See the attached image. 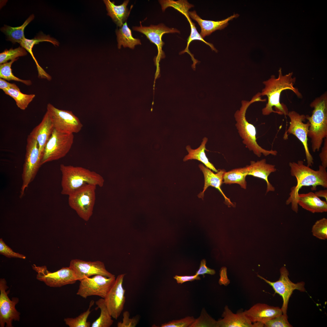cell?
<instances>
[{
  "mask_svg": "<svg viewBox=\"0 0 327 327\" xmlns=\"http://www.w3.org/2000/svg\"><path fill=\"white\" fill-rule=\"evenodd\" d=\"M293 72H291L283 75L281 68H280L278 78L272 75L268 80L263 82L265 87L260 94L261 96H266L268 99L267 103L262 110L263 115H268L274 112L280 115H287L289 111L287 107L280 102L281 94L284 90H291L298 97H302L298 89L294 86L296 78L293 77Z\"/></svg>",
  "mask_w": 327,
  "mask_h": 327,
  "instance_id": "1",
  "label": "cell"
},
{
  "mask_svg": "<svg viewBox=\"0 0 327 327\" xmlns=\"http://www.w3.org/2000/svg\"><path fill=\"white\" fill-rule=\"evenodd\" d=\"M292 176L296 177V186L290 189L289 196L286 201L287 205L291 204V209L296 213L298 211L297 200L299 190L303 187L311 186V190H315L318 186L327 188V172L326 168L321 165L317 170H315L305 165L302 160L289 163Z\"/></svg>",
  "mask_w": 327,
  "mask_h": 327,
  "instance_id": "2",
  "label": "cell"
},
{
  "mask_svg": "<svg viewBox=\"0 0 327 327\" xmlns=\"http://www.w3.org/2000/svg\"><path fill=\"white\" fill-rule=\"evenodd\" d=\"M260 93H258L250 101H242L240 108L234 114L236 121L235 125L243 139V143L249 150L253 151L255 155L258 157H260L262 154L266 156L270 154L276 156L278 153L276 150H266L258 144L256 141V128L253 125L248 122L246 117L247 110L251 104L256 102L266 101V99H262Z\"/></svg>",
  "mask_w": 327,
  "mask_h": 327,
  "instance_id": "3",
  "label": "cell"
},
{
  "mask_svg": "<svg viewBox=\"0 0 327 327\" xmlns=\"http://www.w3.org/2000/svg\"><path fill=\"white\" fill-rule=\"evenodd\" d=\"M61 194L69 195L83 186L91 184L102 187L104 179L99 173L81 167L61 164Z\"/></svg>",
  "mask_w": 327,
  "mask_h": 327,
  "instance_id": "4",
  "label": "cell"
},
{
  "mask_svg": "<svg viewBox=\"0 0 327 327\" xmlns=\"http://www.w3.org/2000/svg\"><path fill=\"white\" fill-rule=\"evenodd\" d=\"M313 108L311 116L306 115L310 123L308 137L310 139L312 151H319L324 139L327 138V94L325 93L310 104Z\"/></svg>",
  "mask_w": 327,
  "mask_h": 327,
  "instance_id": "5",
  "label": "cell"
},
{
  "mask_svg": "<svg viewBox=\"0 0 327 327\" xmlns=\"http://www.w3.org/2000/svg\"><path fill=\"white\" fill-rule=\"evenodd\" d=\"M95 185L87 184L68 195V203L78 216L87 221L92 216L96 199Z\"/></svg>",
  "mask_w": 327,
  "mask_h": 327,
  "instance_id": "6",
  "label": "cell"
},
{
  "mask_svg": "<svg viewBox=\"0 0 327 327\" xmlns=\"http://www.w3.org/2000/svg\"><path fill=\"white\" fill-rule=\"evenodd\" d=\"M26 152L22 173V184L20 197H22L30 184L33 180L41 167L42 156L37 141L28 136Z\"/></svg>",
  "mask_w": 327,
  "mask_h": 327,
  "instance_id": "7",
  "label": "cell"
},
{
  "mask_svg": "<svg viewBox=\"0 0 327 327\" xmlns=\"http://www.w3.org/2000/svg\"><path fill=\"white\" fill-rule=\"evenodd\" d=\"M74 140L73 134L61 133L54 129L45 147L41 165L65 157L70 150Z\"/></svg>",
  "mask_w": 327,
  "mask_h": 327,
  "instance_id": "8",
  "label": "cell"
},
{
  "mask_svg": "<svg viewBox=\"0 0 327 327\" xmlns=\"http://www.w3.org/2000/svg\"><path fill=\"white\" fill-rule=\"evenodd\" d=\"M47 110L54 128L57 130L73 134L81 130L82 124L71 111L59 109L50 103L47 104Z\"/></svg>",
  "mask_w": 327,
  "mask_h": 327,
  "instance_id": "9",
  "label": "cell"
},
{
  "mask_svg": "<svg viewBox=\"0 0 327 327\" xmlns=\"http://www.w3.org/2000/svg\"><path fill=\"white\" fill-rule=\"evenodd\" d=\"M31 266L37 273V279L50 287H60L75 283L78 280L74 271L69 266L62 267L53 272L49 271L45 266H37L33 264Z\"/></svg>",
  "mask_w": 327,
  "mask_h": 327,
  "instance_id": "10",
  "label": "cell"
},
{
  "mask_svg": "<svg viewBox=\"0 0 327 327\" xmlns=\"http://www.w3.org/2000/svg\"><path fill=\"white\" fill-rule=\"evenodd\" d=\"M280 276L279 279L275 282H271L258 275L257 276L264 280L271 286L276 293L281 296L283 303L281 309L282 314L287 315V312L289 299L295 290H298L301 292L306 291L305 282H303L294 283L289 278V273L285 266L282 267L280 269Z\"/></svg>",
  "mask_w": 327,
  "mask_h": 327,
  "instance_id": "11",
  "label": "cell"
},
{
  "mask_svg": "<svg viewBox=\"0 0 327 327\" xmlns=\"http://www.w3.org/2000/svg\"><path fill=\"white\" fill-rule=\"evenodd\" d=\"M115 279V276L108 277L99 275L85 278L80 281L76 294L85 299L92 296L104 299Z\"/></svg>",
  "mask_w": 327,
  "mask_h": 327,
  "instance_id": "12",
  "label": "cell"
},
{
  "mask_svg": "<svg viewBox=\"0 0 327 327\" xmlns=\"http://www.w3.org/2000/svg\"><path fill=\"white\" fill-rule=\"evenodd\" d=\"M287 115L290 120L289 125L284 137L287 134H292L301 141L305 150L307 166L311 167L314 164L313 159L309 152L308 144L310 123L308 121L306 123H304L306 119V115L300 114L295 111H289Z\"/></svg>",
  "mask_w": 327,
  "mask_h": 327,
  "instance_id": "13",
  "label": "cell"
},
{
  "mask_svg": "<svg viewBox=\"0 0 327 327\" xmlns=\"http://www.w3.org/2000/svg\"><path fill=\"white\" fill-rule=\"evenodd\" d=\"M7 282L4 278L0 279V327H12L13 321H19L20 313L16 309L18 302V298L13 297L11 300L8 294L9 291Z\"/></svg>",
  "mask_w": 327,
  "mask_h": 327,
  "instance_id": "14",
  "label": "cell"
},
{
  "mask_svg": "<svg viewBox=\"0 0 327 327\" xmlns=\"http://www.w3.org/2000/svg\"><path fill=\"white\" fill-rule=\"evenodd\" d=\"M125 275H118L115 282L104 298L106 306L112 317L117 319L122 312L126 301L125 290L123 284Z\"/></svg>",
  "mask_w": 327,
  "mask_h": 327,
  "instance_id": "15",
  "label": "cell"
},
{
  "mask_svg": "<svg viewBox=\"0 0 327 327\" xmlns=\"http://www.w3.org/2000/svg\"><path fill=\"white\" fill-rule=\"evenodd\" d=\"M159 2L163 11L169 7H172L184 15L190 23L191 28L190 34L187 39L186 47L185 50L181 52V54L187 52L192 56L189 50L188 47L191 42L193 41L197 40L203 42L209 45L213 50L216 52L217 51L216 49L212 44L206 41L201 36L197 30L195 24L192 21L191 19L189 14L188 11L190 8L193 6V5L189 4L187 1L185 0H179L177 1L170 0H160Z\"/></svg>",
  "mask_w": 327,
  "mask_h": 327,
  "instance_id": "16",
  "label": "cell"
},
{
  "mask_svg": "<svg viewBox=\"0 0 327 327\" xmlns=\"http://www.w3.org/2000/svg\"><path fill=\"white\" fill-rule=\"evenodd\" d=\"M69 266L74 271L78 280L92 276L101 275L108 277L115 276L108 271L104 263L100 261H86L79 259H73L70 262Z\"/></svg>",
  "mask_w": 327,
  "mask_h": 327,
  "instance_id": "17",
  "label": "cell"
},
{
  "mask_svg": "<svg viewBox=\"0 0 327 327\" xmlns=\"http://www.w3.org/2000/svg\"><path fill=\"white\" fill-rule=\"evenodd\" d=\"M140 22V26H134L132 29L134 31L140 32L146 35L151 42L155 44L157 46L160 56L163 55L162 48L164 44L162 40L163 35L165 33H180L178 30L174 28H169L161 23L158 25H150L149 26H142Z\"/></svg>",
  "mask_w": 327,
  "mask_h": 327,
  "instance_id": "18",
  "label": "cell"
},
{
  "mask_svg": "<svg viewBox=\"0 0 327 327\" xmlns=\"http://www.w3.org/2000/svg\"><path fill=\"white\" fill-rule=\"evenodd\" d=\"M247 317L252 322H260L264 324L271 319L282 314L281 308L258 303L244 311Z\"/></svg>",
  "mask_w": 327,
  "mask_h": 327,
  "instance_id": "19",
  "label": "cell"
},
{
  "mask_svg": "<svg viewBox=\"0 0 327 327\" xmlns=\"http://www.w3.org/2000/svg\"><path fill=\"white\" fill-rule=\"evenodd\" d=\"M54 129L48 114L46 111L41 122L33 129L29 134L37 142L42 157L45 145Z\"/></svg>",
  "mask_w": 327,
  "mask_h": 327,
  "instance_id": "20",
  "label": "cell"
},
{
  "mask_svg": "<svg viewBox=\"0 0 327 327\" xmlns=\"http://www.w3.org/2000/svg\"><path fill=\"white\" fill-rule=\"evenodd\" d=\"M199 167L204 176V185L203 191L199 194L198 197L203 199L204 192L207 188L210 186L216 188L221 193L225 199L226 204L229 206H234L233 204L225 195L221 188V186L223 183V175L226 172V170L224 169L220 170H218L216 173H214L210 169L202 164H200Z\"/></svg>",
  "mask_w": 327,
  "mask_h": 327,
  "instance_id": "21",
  "label": "cell"
},
{
  "mask_svg": "<svg viewBox=\"0 0 327 327\" xmlns=\"http://www.w3.org/2000/svg\"><path fill=\"white\" fill-rule=\"evenodd\" d=\"M223 319L217 321V327H256V322L253 323L244 312L233 313L227 306H225L222 315Z\"/></svg>",
  "mask_w": 327,
  "mask_h": 327,
  "instance_id": "22",
  "label": "cell"
},
{
  "mask_svg": "<svg viewBox=\"0 0 327 327\" xmlns=\"http://www.w3.org/2000/svg\"><path fill=\"white\" fill-rule=\"evenodd\" d=\"M248 175L253 176L264 180L267 183L266 193L269 191H274L275 188L269 182L268 177L270 174L276 172L277 169L274 165L267 164L265 159L257 161H252L250 165L247 166Z\"/></svg>",
  "mask_w": 327,
  "mask_h": 327,
  "instance_id": "23",
  "label": "cell"
},
{
  "mask_svg": "<svg viewBox=\"0 0 327 327\" xmlns=\"http://www.w3.org/2000/svg\"><path fill=\"white\" fill-rule=\"evenodd\" d=\"M189 14L190 18L196 21L200 26L201 30L200 34L203 38L216 30L223 29L228 25L229 21L239 15L237 14H234L225 19L214 21L202 19L195 11L189 12Z\"/></svg>",
  "mask_w": 327,
  "mask_h": 327,
  "instance_id": "24",
  "label": "cell"
},
{
  "mask_svg": "<svg viewBox=\"0 0 327 327\" xmlns=\"http://www.w3.org/2000/svg\"><path fill=\"white\" fill-rule=\"evenodd\" d=\"M297 202L303 208L312 213L327 212V202L321 200L312 192L299 193Z\"/></svg>",
  "mask_w": 327,
  "mask_h": 327,
  "instance_id": "25",
  "label": "cell"
},
{
  "mask_svg": "<svg viewBox=\"0 0 327 327\" xmlns=\"http://www.w3.org/2000/svg\"><path fill=\"white\" fill-rule=\"evenodd\" d=\"M108 12L107 15L110 16L117 25L121 27L125 22L130 13L127 6L129 0H125L120 5H116L114 2L109 0L104 1Z\"/></svg>",
  "mask_w": 327,
  "mask_h": 327,
  "instance_id": "26",
  "label": "cell"
},
{
  "mask_svg": "<svg viewBox=\"0 0 327 327\" xmlns=\"http://www.w3.org/2000/svg\"><path fill=\"white\" fill-rule=\"evenodd\" d=\"M207 141V138L204 137L200 146L195 149H192L190 146H187L186 149L188 154L184 157L183 160L186 161L190 160H197L203 163L207 168L217 173L218 170L209 161L205 153V151L206 150V144Z\"/></svg>",
  "mask_w": 327,
  "mask_h": 327,
  "instance_id": "27",
  "label": "cell"
},
{
  "mask_svg": "<svg viewBox=\"0 0 327 327\" xmlns=\"http://www.w3.org/2000/svg\"><path fill=\"white\" fill-rule=\"evenodd\" d=\"M34 18V15L32 14L20 26L14 27L4 25L1 28V31L5 35L8 41L13 43H18L20 44L25 38V28Z\"/></svg>",
  "mask_w": 327,
  "mask_h": 327,
  "instance_id": "28",
  "label": "cell"
},
{
  "mask_svg": "<svg viewBox=\"0 0 327 327\" xmlns=\"http://www.w3.org/2000/svg\"><path fill=\"white\" fill-rule=\"evenodd\" d=\"M116 34L118 48H121L122 45L124 48L128 47L133 49L135 45L141 44L139 39L132 36L131 30L128 26L126 21L121 28L116 31Z\"/></svg>",
  "mask_w": 327,
  "mask_h": 327,
  "instance_id": "29",
  "label": "cell"
},
{
  "mask_svg": "<svg viewBox=\"0 0 327 327\" xmlns=\"http://www.w3.org/2000/svg\"><path fill=\"white\" fill-rule=\"evenodd\" d=\"M247 175L248 171L247 166L234 169L225 172L223 177V183L226 184H238L242 188L246 189V177Z\"/></svg>",
  "mask_w": 327,
  "mask_h": 327,
  "instance_id": "30",
  "label": "cell"
},
{
  "mask_svg": "<svg viewBox=\"0 0 327 327\" xmlns=\"http://www.w3.org/2000/svg\"><path fill=\"white\" fill-rule=\"evenodd\" d=\"M101 310L99 317L91 325L92 327H110L113 324L112 318L105 304L104 299H100L95 302Z\"/></svg>",
  "mask_w": 327,
  "mask_h": 327,
  "instance_id": "31",
  "label": "cell"
},
{
  "mask_svg": "<svg viewBox=\"0 0 327 327\" xmlns=\"http://www.w3.org/2000/svg\"><path fill=\"white\" fill-rule=\"evenodd\" d=\"M3 91L15 100L17 107L22 110H25L35 97V94H23L20 90L7 88Z\"/></svg>",
  "mask_w": 327,
  "mask_h": 327,
  "instance_id": "32",
  "label": "cell"
},
{
  "mask_svg": "<svg viewBox=\"0 0 327 327\" xmlns=\"http://www.w3.org/2000/svg\"><path fill=\"white\" fill-rule=\"evenodd\" d=\"M45 41L51 42L54 45H59V43L56 40L51 38L49 35H40L31 39L25 38L20 44L21 47L24 48L30 54L35 61L37 67L40 65L34 55L32 48L35 44H38L39 42Z\"/></svg>",
  "mask_w": 327,
  "mask_h": 327,
  "instance_id": "33",
  "label": "cell"
},
{
  "mask_svg": "<svg viewBox=\"0 0 327 327\" xmlns=\"http://www.w3.org/2000/svg\"><path fill=\"white\" fill-rule=\"evenodd\" d=\"M94 301H91L87 310L74 318H67L64 319L65 324L69 327H89L91 323L87 321V319L91 312L90 309L94 304Z\"/></svg>",
  "mask_w": 327,
  "mask_h": 327,
  "instance_id": "34",
  "label": "cell"
},
{
  "mask_svg": "<svg viewBox=\"0 0 327 327\" xmlns=\"http://www.w3.org/2000/svg\"><path fill=\"white\" fill-rule=\"evenodd\" d=\"M18 59L0 64V78L8 81H15L21 82L27 85H30L32 84L31 81L20 79L15 76L12 73L11 66Z\"/></svg>",
  "mask_w": 327,
  "mask_h": 327,
  "instance_id": "35",
  "label": "cell"
},
{
  "mask_svg": "<svg viewBox=\"0 0 327 327\" xmlns=\"http://www.w3.org/2000/svg\"><path fill=\"white\" fill-rule=\"evenodd\" d=\"M27 54L26 50L21 47L15 49H5L0 54V64L8 62L10 60L18 58L19 57L25 56Z\"/></svg>",
  "mask_w": 327,
  "mask_h": 327,
  "instance_id": "36",
  "label": "cell"
},
{
  "mask_svg": "<svg viewBox=\"0 0 327 327\" xmlns=\"http://www.w3.org/2000/svg\"><path fill=\"white\" fill-rule=\"evenodd\" d=\"M311 232L316 238L325 240L327 239V219L323 218L316 221L313 225Z\"/></svg>",
  "mask_w": 327,
  "mask_h": 327,
  "instance_id": "37",
  "label": "cell"
},
{
  "mask_svg": "<svg viewBox=\"0 0 327 327\" xmlns=\"http://www.w3.org/2000/svg\"><path fill=\"white\" fill-rule=\"evenodd\" d=\"M217 321L215 320L203 309L200 317L195 319L190 327H217Z\"/></svg>",
  "mask_w": 327,
  "mask_h": 327,
  "instance_id": "38",
  "label": "cell"
},
{
  "mask_svg": "<svg viewBox=\"0 0 327 327\" xmlns=\"http://www.w3.org/2000/svg\"><path fill=\"white\" fill-rule=\"evenodd\" d=\"M264 326L266 327H291L292 326L288 320L287 315L282 314L266 322Z\"/></svg>",
  "mask_w": 327,
  "mask_h": 327,
  "instance_id": "39",
  "label": "cell"
},
{
  "mask_svg": "<svg viewBox=\"0 0 327 327\" xmlns=\"http://www.w3.org/2000/svg\"><path fill=\"white\" fill-rule=\"evenodd\" d=\"M193 316H187L184 318L174 320L161 324V327H187L189 326L195 320Z\"/></svg>",
  "mask_w": 327,
  "mask_h": 327,
  "instance_id": "40",
  "label": "cell"
},
{
  "mask_svg": "<svg viewBox=\"0 0 327 327\" xmlns=\"http://www.w3.org/2000/svg\"><path fill=\"white\" fill-rule=\"evenodd\" d=\"M130 313L129 311H126L123 313V318L122 322H119L117 324V327H135L139 321L138 316H135L130 318Z\"/></svg>",
  "mask_w": 327,
  "mask_h": 327,
  "instance_id": "41",
  "label": "cell"
},
{
  "mask_svg": "<svg viewBox=\"0 0 327 327\" xmlns=\"http://www.w3.org/2000/svg\"><path fill=\"white\" fill-rule=\"evenodd\" d=\"M0 253L8 258H16L25 259L24 255L14 252L4 242L2 238L0 239Z\"/></svg>",
  "mask_w": 327,
  "mask_h": 327,
  "instance_id": "42",
  "label": "cell"
},
{
  "mask_svg": "<svg viewBox=\"0 0 327 327\" xmlns=\"http://www.w3.org/2000/svg\"><path fill=\"white\" fill-rule=\"evenodd\" d=\"M206 263L205 259H203L202 260L199 268L196 272V274L198 276L204 275L205 274L213 275L216 272L214 270L211 269L206 266Z\"/></svg>",
  "mask_w": 327,
  "mask_h": 327,
  "instance_id": "43",
  "label": "cell"
},
{
  "mask_svg": "<svg viewBox=\"0 0 327 327\" xmlns=\"http://www.w3.org/2000/svg\"><path fill=\"white\" fill-rule=\"evenodd\" d=\"M321 162V165L325 168L327 167V138L324 140V144L319 154Z\"/></svg>",
  "mask_w": 327,
  "mask_h": 327,
  "instance_id": "44",
  "label": "cell"
},
{
  "mask_svg": "<svg viewBox=\"0 0 327 327\" xmlns=\"http://www.w3.org/2000/svg\"><path fill=\"white\" fill-rule=\"evenodd\" d=\"M177 283L182 284L188 281H192L195 280H200V278L198 275L195 274L192 276H179L176 275L174 277Z\"/></svg>",
  "mask_w": 327,
  "mask_h": 327,
  "instance_id": "45",
  "label": "cell"
},
{
  "mask_svg": "<svg viewBox=\"0 0 327 327\" xmlns=\"http://www.w3.org/2000/svg\"><path fill=\"white\" fill-rule=\"evenodd\" d=\"M7 88H13L20 90L18 87L15 84L7 82L5 80L0 78V89L3 90Z\"/></svg>",
  "mask_w": 327,
  "mask_h": 327,
  "instance_id": "46",
  "label": "cell"
},
{
  "mask_svg": "<svg viewBox=\"0 0 327 327\" xmlns=\"http://www.w3.org/2000/svg\"><path fill=\"white\" fill-rule=\"evenodd\" d=\"M315 193L319 197H321L325 198L326 200V202H327V189L320 190L315 192Z\"/></svg>",
  "mask_w": 327,
  "mask_h": 327,
  "instance_id": "47",
  "label": "cell"
}]
</instances>
